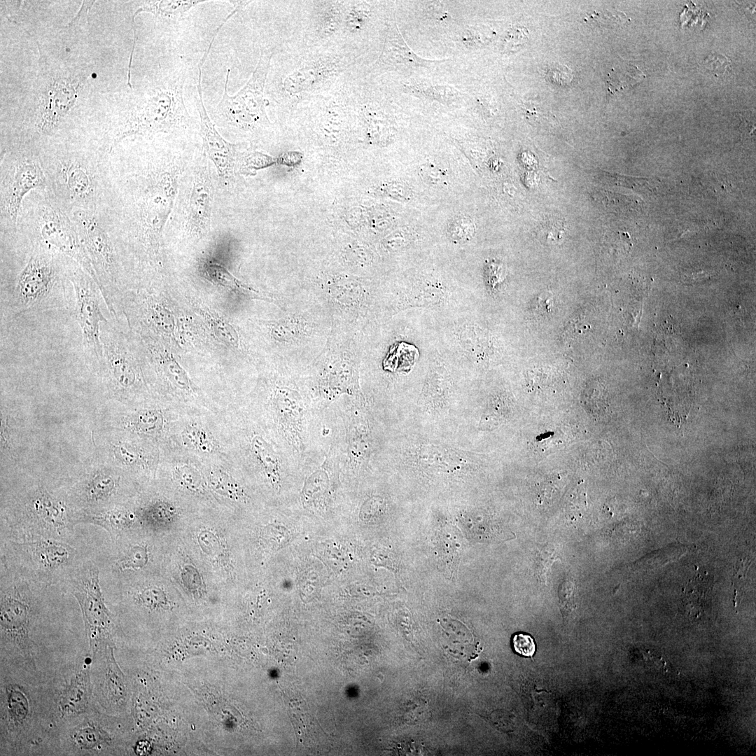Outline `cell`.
<instances>
[{
	"mask_svg": "<svg viewBox=\"0 0 756 756\" xmlns=\"http://www.w3.org/2000/svg\"><path fill=\"white\" fill-rule=\"evenodd\" d=\"M281 302L279 316L258 323L284 356V365L304 370L327 344L332 328L331 316L307 290L289 294Z\"/></svg>",
	"mask_w": 756,
	"mask_h": 756,
	"instance_id": "6da1fadb",
	"label": "cell"
},
{
	"mask_svg": "<svg viewBox=\"0 0 756 756\" xmlns=\"http://www.w3.org/2000/svg\"><path fill=\"white\" fill-rule=\"evenodd\" d=\"M36 244L13 281L1 290V307L13 316L69 307L71 282L63 255Z\"/></svg>",
	"mask_w": 756,
	"mask_h": 756,
	"instance_id": "7a4b0ae2",
	"label": "cell"
},
{
	"mask_svg": "<svg viewBox=\"0 0 756 756\" xmlns=\"http://www.w3.org/2000/svg\"><path fill=\"white\" fill-rule=\"evenodd\" d=\"M312 293L329 312L332 325L365 334L387 317L384 288L344 272H326L311 281Z\"/></svg>",
	"mask_w": 756,
	"mask_h": 756,
	"instance_id": "3957f363",
	"label": "cell"
},
{
	"mask_svg": "<svg viewBox=\"0 0 756 756\" xmlns=\"http://www.w3.org/2000/svg\"><path fill=\"white\" fill-rule=\"evenodd\" d=\"M364 337L332 325L323 350L302 372L312 405L326 406L342 396L363 395L359 370Z\"/></svg>",
	"mask_w": 756,
	"mask_h": 756,
	"instance_id": "277c9868",
	"label": "cell"
},
{
	"mask_svg": "<svg viewBox=\"0 0 756 756\" xmlns=\"http://www.w3.org/2000/svg\"><path fill=\"white\" fill-rule=\"evenodd\" d=\"M182 168L174 161L148 171L134 192V237L145 259L155 263L160 258L162 232L177 192Z\"/></svg>",
	"mask_w": 756,
	"mask_h": 756,
	"instance_id": "5b68a950",
	"label": "cell"
},
{
	"mask_svg": "<svg viewBox=\"0 0 756 756\" xmlns=\"http://www.w3.org/2000/svg\"><path fill=\"white\" fill-rule=\"evenodd\" d=\"M268 407L286 448L302 463L306 457L307 426L313 407L302 371L283 365V370L270 384Z\"/></svg>",
	"mask_w": 756,
	"mask_h": 756,
	"instance_id": "8992f818",
	"label": "cell"
},
{
	"mask_svg": "<svg viewBox=\"0 0 756 756\" xmlns=\"http://www.w3.org/2000/svg\"><path fill=\"white\" fill-rule=\"evenodd\" d=\"M185 74L171 76L143 97L132 109L113 146L127 136L186 127L190 117L185 106Z\"/></svg>",
	"mask_w": 756,
	"mask_h": 756,
	"instance_id": "52a82bcc",
	"label": "cell"
},
{
	"mask_svg": "<svg viewBox=\"0 0 756 756\" xmlns=\"http://www.w3.org/2000/svg\"><path fill=\"white\" fill-rule=\"evenodd\" d=\"M272 55V49L261 50L251 76L232 96L228 94L230 69H227L222 99L213 112L216 125L234 132H250L270 124L266 113L268 100L265 96V89Z\"/></svg>",
	"mask_w": 756,
	"mask_h": 756,
	"instance_id": "ba28073f",
	"label": "cell"
},
{
	"mask_svg": "<svg viewBox=\"0 0 756 756\" xmlns=\"http://www.w3.org/2000/svg\"><path fill=\"white\" fill-rule=\"evenodd\" d=\"M73 221L107 309L112 316H115L122 286L114 246L92 211L76 209L73 212Z\"/></svg>",
	"mask_w": 756,
	"mask_h": 756,
	"instance_id": "9c48e42d",
	"label": "cell"
},
{
	"mask_svg": "<svg viewBox=\"0 0 756 756\" xmlns=\"http://www.w3.org/2000/svg\"><path fill=\"white\" fill-rule=\"evenodd\" d=\"M69 267L75 298L74 315L80 328L84 353L99 370L102 359L101 327L108 321L102 309L104 300L97 282L80 265L74 261Z\"/></svg>",
	"mask_w": 756,
	"mask_h": 756,
	"instance_id": "30bf717a",
	"label": "cell"
},
{
	"mask_svg": "<svg viewBox=\"0 0 756 756\" xmlns=\"http://www.w3.org/2000/svg\"><path fill=\"white\" fill-rule=\"evenodd\" d=\"M346 53L327 50L309 56L288 72L279 83L284 98L302 101V98L328 87L347 69Z\"/></svg>",
	"mask_w": 756,
	"mask_h": 756,
	"instance_id": "8fae6325",
	"label": "cell"
},
{
	"mask_svg": "<svg viewBox=\"0 0 756 756\" xmlns=\"http://www.w3.org/2000/svg\"><path fill=\"white\" fill-rule=\"evenodd\" d=\"M36 220L37 244L76 262L97 282L74 223L50 202L39 209Z\"/></svg>",
	"mask_w": 756,
	"mask_h": 756,
	"instance_id": "7c38bea8",
	"label": "cell"
},
{
	"mask_svg": "<svg viewBox=\"0 0 756 756\" xmlns=\"http://www.w3.org/2000/svg\"><path fill=\"white\" fill-rule=\"evenodd\" d=\"M203 148L192 169L183 211V228L189 239L199 241L209 232L214 187L211 168Z\"/></svg>",
	"mask_w": 756,
	"mask_h": 756,
	"instance_id": "4fadbf2b",
	"label": "cell"
},
{
	"mask_svg": "<svg viewBox=\"0 0 756 756\" xmlns=\"http://www.w3.org/2000/svg\"><path fill=\"white\" fill-rule=\"evenodd\" d=\"M100 340L102 359L99 371L108 390L120 394L135 388L139 377L125 337L108 321L102 325Z\"/></svg>",
	"mask_w": 756,
	"mask_h": 756,
	"instance_id": "5bb4252c",
	"label": "cell"
},
{
	"mask_svg": "<svg viewBox=\"0 0 756 756\" xmlns=\"http://www.w3.org/2000/svg\"><path fill=\"white\" fill-rule=\"evenodd\" d=\"M349 398L348 404L341 412L345 433L342 467L356 474L368 463L372 449L371 430L363 396Z\"/></svg>",
	"mask_w": 756,
	"mask_h": 756,
	"instance_id": "9a60e30c",
	"label": "cell"
},
{
	"mask_svg": "<svg viewBox=\"0 0 756 756\" xmlns=\"http://www.w3.org/2000/svg\"><path fill=\"white\" fill-rule=\"evenodd\" d=\"M83 615L90 645L109 638L112 619L99 585V570L90 568L73 592Z\"/></svg>",
	"mask_w": 756,
	"mask_h": 756,
	"instance_id": "2e32d148",
	"label": "cell"
},
{
	"mask_svg": "<svg viewBox=\"0 0 756 756\" xmlns=\"http://www.w3.org/2000/svg\"><path fill=\"white\" fill-rule=\"evenodd\" d=\"M198 69L197 94L195 99L200 118V132L203 143L202 148L214 164L219 177L227 182L234 174L238 158L237 148L235 145L229 143L220 134L206 110L202 97L201 64L198 66Z\"/></svg>",
	"mask_w": 756,
	"mask_h": 756,
	"instance_id": "e0dca14e",
	"label": "cell"
},
{
	"mask_svg": "<svg viewBox=\"0 0 756 756\" xmlns=\"http://www.w3.org/2000/svg\"><path fill=\"white\" fill-rule=\"evenodd\" d=\"M59 191L71 202L88 209L97 196V181L94 172L86 162L78 160L61 161L54 174Z\"/></svg>",
	"mask_w": 756,
	"mask_h": 756,
	"instance_id": "ac0fdd59",
	"label": "cell"
},
{
	"mask_svg": "<svg viewBox=\"0 0 756 756\" xmlns=\"http://www.w3.org/2000/svg\"><path fill=\"white\" fill-rule=\"evenodd\" d=\"M31 606L25 596L14 589L1 598L0 625L4 640L28 654L31 650Z\"/></svg>",
	"mask_w": 756,
	"mask_h": 756,
	"instance_id": "d6986e66",
	"label": "cell"
},
{
	"mask_svg": "<svg viewBox=\"0 0 756 756\" xmlns=\"http://www.w3.org/2000/svg\"><path fill=\"white\" fill-rule=\"evenodd\" d=\"M46 178L40 164L34 160H18L8 175L3 191L4 208L10 218L17 220L24 197L34 189L43 188Z\"/></svg>",
	"mask_w": 756,
	"mask_h": 756,
	"instance_id": "ffe728a7",
	"label": "cell"
},
{
	"mask_svg": "<svg viewBox=\"0 0 756 756\" xmlns=\"http://www.w3.org/2000/svg\"><path fill=\"white\" fill-rule=\"evenodd\" d=\"M250 452L267 483L279 492L287 468L300 466L301 463L291 455L281 454L262 434L253 433L248 439Z\"/></svg>",
	"mask_w": 756,
	"mask_h": 756,
	"instance_id": "44dd1931",
	"label": "cell"
},
{
	"mask_svg": "<svg viewBox=\"0 0 756 756\" xmlns=\"http://www.w3.org/2000/svg\"><path fill=\"white\" fill-rule=\"evenodd\" d=\"M448 345L456 353L475 362H483L494 355V338L486 330L466 320L449 328Z\"/></svg>",
	"mask_w": 756,
	"mask_h": 756,
	"instance_id": "7402d4cb",
	"label": "cell"
},
{
	"mask_svg": "<svg viewBox=\"0 0 756 756\" xmlns=\"http://www.w3.org/2000/svg\"><path fill=\"white\" fill-rule=\"evenodd\" d=\"M313 3V31L319 39H328L342 30L347 1H318Z\"/></svg>",
	"mask_w": 756,
	"mask_h": 756,
	"instance_id": "603a6c76",
	"label": "cell"
},
{
	"mask_svg": "<svg viewBox=\"0 0 756 756\" xmlns=\"http://www.w3.org/2000/svg\"><path fill=\"white\" fill-rule=\"evenodd\" d=\"M713 583L709 575H695L682 590L681 607L687 616L694 619L702 617L708 610Z\"/></svg>",
	"mask_w": 756,
	"mask_h": 756,
	"instance_id": "cb8c5ba5",
	"label": "cell"
},
{
	"mask_svg": "<svg viewBox=\"0 0 756 756\" xmlns=\"http://www.w3.org/2000/svg\"><path fill=\"white\" fill-rule=\"evenodd\" d=\"M379 59L381 64L388 66L400 64L421 65L436 62L424 59L414 54L406 44L397 25L388 28Z\"/></svg>",
	"mask_w": 756,
	"mask_h": 756,
	"instance_id": "d4e9b609",
	"label": "cell"
},
{
	"mask_svg": "<svg viewBox=\"0 0 756 756\" xmlns=\"http://www.w3.org/2000/svg\"><path fill=\"white\" fill-rule=\"evenodd\" d=\"M90 697L88 673H78L62 692L59 707L62 714L71 715L82 713L87 708Z\"/></svg>",
	"mask_w": 756,
	"mask_h": 756,
	"instance_id": "484cf974",
	"label": "cell"
},
{
	"mask_svg": "<svg viewBox=\"0 0 756 756\" xmlns=\"http://www.w3.org/2000/svg\"><path fill=\"white\" fill-rule=\"evenodd\" d=\"M33 554L38 563L48 570H55L70 561L69 548L52 540H40L31 544Z\"/></svg>",
	"mask_w": 756,
	"mask_h": 756,
	"instance_id": "4316f807",
	"label": "cell"
},
{
	"mask_svg": "<svg viewBox=\"0 0 756 756\" xmlns=\"http://www.w3.org/2000/svg\"><path fill=\"white\" fill-rule=\"evenodd\" d=\"M206 1H143L141 6L136 10L132 17L134 22V16L140 12H148L155 17L164 19H174L188 12L192 8Z\"/></svg>",
	"mask_w": 756,
	"mask_h": 756,
	"instance_id": "83f0119b",
	"label": "cell"
},
{
	"mask_svg": "<svg viewBox=\"0 0 756 756\" xmlns=\"http://www.w3.org/2000/svg\"><path fill=\"white\" fill-rule=\"evenodd\" d=\"M36 515L43 522L59 530L66 523L65 507L59 502L55 501L46 492H41L33 503Z\"/></svg>",
	"mask_w": 756,
	"mask_h": 756,
	"instance_id": "f1b7e54d",
	"label": "cell"
},
{
	"mask_svg": "<svg viewBox=\"0 0 756 756\" xmlns=\"http://www.w3.org/2000/svg\"><path fill=\"white\" fill-rule=\"evenodd\" d=\"M106 652V666L102 690L108 704H115L120 699L122 694L121 672L114 660L112 650L108 649Z\"/></svg>",
	"mask_w": 756,
	"mask_h": 756,
	"instance_id": "f546056e",
	"label": "cell"
},
{
	"mask_svg": "<svg viewBox=\"0 0 756 756\" xmlns=\"http://www.w3.org/2000/svg\"><path fill=\"white\" fill-rule=\"evenodd\" d=\"M84 517L85 522L102 526L108 532L129 527L134 522L132 513L119 509L94 513Z\"/></svg>",
	"mask_w": 756,
	"mask_h": 756,
	"instance_id": "4dcf8cb0",
	"label": "cell"
},
{
	"mask_svg": "<svg viewBox=\"0 0 756 756\" xmlns=\"http://www.w3.org/2000/svg\"><path fill=\"white\" fill-rule=\"evenodd\" d=\"M371 16V6L365 1H348L342 30L354 34L361 31Z\"/></svg>",
	"mask_w": 756,
	"mask_h": 756,
	"instance_id": "1f68e13d",
	"label": "cell"
},
{
	"mask_svg": "<svg viewBox=\"0 0 756 756\" xmlns=\"http://www.w3.org/2000/svg\"><path fill=\"white\" fill-rule=\"evenodd\" d=\"M6 708L9 720L16 726L23 724L29 715L28 699L17 685L7 689Z\"/></svg>",
	"mask_w": 756,
	"mask_h": 756,
	"instance_id": "d6a6232c",
	"label": "cell"
},
{
	"mask_svg": "<svg viewBox=\"0 0 756 756\" xmlns=\"http://www.w3.org/2000/svg\"><path fill=\"white\" fill-rule=\"evenodd\" d=\"M164 424L162 413L156 410H146L134 414L127 425L138 433L155 434L159 433Z\"/></svg>",
	"mask_w": 756,
	"mask_h": 756,
	"instance_id": "836d02e7",
	"label": "cell"
},
{
	"mask_svg": "<svg viewBox=\"0 0 756 756\" xmlns=\"http://www.w3.org/2000/svg\"><path fill=\"white\" fill-rule=\"evenodd\" d=\"M643 76L639 69L632 65L613 69L608 75V90L614 94L628 88L642 80Z\"/></svg>",
	"mask_w": 756,
	"mask_h": 756,
	"instance_id": "e575fe53",
	"label": "cell"
},
{
	"mask_svg": "<svg viewBox=\"0 0 756 756\" xmlns=\"http://www.w3.org/2000/svg\"><path fill=\"white\" fill-rule=\"evenodd\" d=\"M116 488L115 479L109 474L99 472L94 475L85 488L88 500L99 501L108 498Z\"/></svg>",
	"mask_w": 756,
	"mask_h": 756,
	"instance_id": "d590c367",
	"label": "cell"
},
{
	"mask_svg": "<svg viewBox=\"0 0 756 756\" xmlns=\"http://www.w3.org/2000/svg\"><path fill=\"white\" fill-rule=\"evenodd\" d=\"M209 481L211 486L216 491L230 498L245 500L246 494L244 489L231 477L220 470L210 472Z\"/></svg>",
	"mask_w": 756,
	"mask_h": 756,
	"instance_id": "8d00e7d4",
	"label": "cell"
},
{
	"mask_svg": "<svg viewBox=\"0 0 756 756\" xmlns=\"http://www.w3.org/2000/svg\"><path fill=\"white\" fill-rule=\"evenodd\" d=\"M181 438L186 446L202 452H212L216 447L206 432L197 426H188L183 430Z\"/></svg>",
	"mask_w": 756,
	"mask_h": 756,
	"instance_id": "74e56055",
	"label": "cell"
},
{
	"mask_svg": "<svg viewBox=\"0 0 756 756\" xmlns=\"http://www.w3.org/2000/svg\"><path fill=\"white\" fill-rule=\"evenodd\" d=\"M341 262L348 268H363L370 265L372 255L365 247L345 246L340 251Z\"/></svg>",
	"mask_w": 756,
	"mask_h": 756,
	"instance_id": "f35d334b",
	"label": "cell"
},
{
	"mask_svg": "<svg viewBox=\"0 0 756 756\" xmlns=\"http://www.w3.org/2000/svg\"><path fill=\"white\" fill-rule=\"evenodd\" d=\"M148 562V554L146 547L135 545L117 564L120 570H139Z\"/></svg>",
	"mask_w": 756,
	"mask_h": 756,
	"instance_id": "ab89813d",
	"label": "cell"
},
{
	"mask_svg": "<svg viewBox=\"0 0 756 756\" xmlns=\"http://www.w3.org/2000/svg\"><path fill=\"white\" fill-rule=\"evenodd\" d=\"M137 602L150 610H159L167 605L164 592L160 587L150 586L136 594Z\"/></svg>",
	"mask_w": 756,
	"mask_h": 756,
	"instance_id": "60d3db41",
	"label": "cell"
},
{
	"mask_svg": "<svg viewBox=\"0 0 756 756\" xmlns=\"http://www.w3.org/2000/svg\"><path fill=\"white\" fill-rule=\"evenodd\" d=\"M206 275L211 279L223 286L232 288H246L223 266L214 262H209L204 265Z\"/></svg>",
	"mask_w": 756,
	"mask_h": 756,
	"instance_id": "b9f144b4",
	"label": "cell"
},
{
	"mask_svg": "<svg viewBox=\"0 0 756 756\" xmlns=\"http://www.w3.org/2000/svg\"><path fill=\"white\" fill-rule=\"evenodd\" d=\"M575 584L570 580H564L558 589L559 607L564 617L568 616L575 609Z\"/></svg>",
	"mask_w": 756,
	"mask_h": 756,
	"instance_id": "7bdbcfd3",
	"label": "cell"
},
{
	"mask_svg": "<svg viewBox=\"0 0 756 756\" xmlns=\"http://www.w3.org/2000/svg\"><path fill=\"white\" fill-rule=\"evenodd\" d=\"M211 323L216 335L225 343L235 348L240 347V338L230 323L217 316H211Z\"/></svg>",
	"mask_w": 756,
	"mask_h": 756,
	"instance_id": "ee69618b",
	"label": "cell"
},
{
	"mask_svg": "<svg viewBox=\"0 0 756 756\" xmlns=\"http://www.w3.org/2000/svg\"><path fill=\"white\" fill-rule=\"evenodd\" d=\"M76 742L82 748H92L104 741L103 733L98 729L86 726L79 729L74 734Z\"/></svg>",
	"mask_w": 756,
	"mask_h": 756,
	"instance_id": "f6af8a7d",
	"label": "cell"
},
{
	"mask_svg": "<svg viewBox=\"0 0 756 756\" xmlns=\"http://www.w3.org/2000/svg\"><path fill=\"white\" fill-rule=\"evenodd\" d=\"M176 479L185 486L193 491L199 490L202 479L199 471L189 465H181L174 470Z\"/></svg>",
	"mask_w": 756,
	"mask_h": 756,
	"instance_id": "bcb514c9",
	"label": "cell"
},
{
	"mask_svg": "<svg viewBox=\"0 0 756 756\" xmlns=\"http://www.w3.org/2000/svg\"><path fill=\"white\" fill-rule=\"evenodd\" d=\"M262 538L272 548L279 549L290 539V533L284 527L270 525L262 532Z\"/></svg>",
	"mask_w": 756,
	"mask_h": 756,
	"instance_id": "7dc6e473",
	"label": "cell"
},
{
	"mask_svg": "<svg viewBox=\"0 0 756 756\" xmlns=\"http://www.w3.org/2000/svg\"><path fill=\"white\" fill-rule=\"evenodd\" d=\"M514 651L520 655L533 657L536 651V644L532 637L526 634L517 633L512 638Z\"/></svg>",
	"mask_w": 756,
	"mask_h": 756,
	"instance_id": "c3c4849f",
	"label": "cell"
},
{
	"mask_svg": "<svg viewBox=\"0 0 756 756\" xmlns=\"http://www.w3.org/2000/svg\"><path fill=\"white\" fill-rule=\"evenodd\" d=\"M729 65L727 59L722 55H713L706 60V67L715 75L724 73Z\"/></svg>",
	"mask_w": 756,
	"mask_h": 756,
	"instance_id": "681fc988",
	"label": "cell"
},
{
	"mask_svg": "<svg viewBox=\"0 0 756 756\" xmlns=\"http://www.w3.org/2000/svg\"><path fill=\"white\" fill-rule=\"evenodd\" d=\"M114 448V453L126 464L132 465L137 462L139 456L133 449L125 445L115 446Z\"/></svg>",
	"mask_w": 756,
	"mask_h": 756,
	"instance_id": "f907efd6",
	"label": "cell"
},
{
	"mask_svg": "<svg viewBox=\"0 0 756 756\" xmlns=\"http://www.w3.org/2000/svg\"><path fill=\"white\" fill-rule=\"evenodd\" d=\"M538 302L541 304V308L545 312H549L552 307L553 300L551 294L547 295L546 293H543L538 298Z\"/></svg>",
	"mask_w": 756,
	"mask_h": 756,
	"instance_id": "816d5d0a",
	"label": "cell"
}]
</instances>
